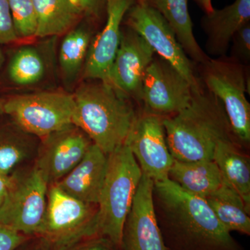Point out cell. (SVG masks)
Here are the masks:
<instances>
[{"label": "cell", "mask_w": 250, "mask_h": 250, "mask_svg": "<svg viewBox=\"0 0 250 250\" xmlns=\"http://www.w3.org/2000/svg\"><path fill=\"white\" fill-rule=\"evenodd\" d=\"M164 118L144 111L138 114L125 143L143 174L154 182L168 179L174 161L166 142Z\"/></svg>", "instance_id": "8fae6325"}, {"label": "cell", "mask_w": 250, "mask_h": 250, "mask_svg": "<svg viewBox=\"0 0 250 250\" xmlns=\"http://www.w3.org/2000/svg\"><path fill=\"white\" fill-rule=\"evenodd\" d=\"M10 181L9 176H3L0 174V205L4 201L8 188H9Z\"/></svg>", "instance_id": "1f68e13d"}, {"label": "cell", "mask_w": 250, "mask_h": 250, "mask_svg": "<svg viewBox=\"0 0 250 250\" xmlns=\"http://www.w3.org/2000/svg\"><path fill=\"white\" fill-rule=\"evenodd\" d=\"M5 114L27 134L45 137L73 124V94L62 90L13 95L3 100Z\"/></svg>", "instance_id": "8992f818"}, {"label": "cell", "mask_w": 250, "mask_h": 250, "mask_svg": "<svg viewBox=\"0 0 250 250\" xmlns=\"http://www.w3.org/2000/svg\"><path fill=\"white\" fill-rule=\"evenodd\" d=\"M250 22V0H235L221 9H213L202 18V29L207 36L208 54L223 57L236 31Z\"/></svg>", "instance_id": "e0dca14e"}, {"label": "cell", "mask_w": 250, "mask_h": 250, "mask_svg": "<svg viewBox=\"0 0 250 250\" xmlns=\"http://www.w3.org/2000/svg\"><path fill=\"white\" fill-rule=\"evenodd\" d=\"M17 250H47L44 247L40 246H26L24 247V244L20 247Z\"/></svg>", "instance_id": "836d02e7"}, {"label": "cell", "mask_w": 250, "mask_h": 250, "mask_svg": "<svg viewBox=\"0 0 250 250\" xmlns=\"http://www.w3.org/2000/svg\"><path fill=\"white\" fill-rule=\"evenodd\" d=\"M157 10L172 29L188 57L202 64L210 58L199 45L193 34L188 0H143Z\"/></svg>", "instance_id": "d6986e66"}, {"label": "cell", "mask_w": 250, "mask_h": 250, "mask_svg": "<svg viewBox=\"0 0 250 250\" xmlns=\"http://www.w3.org/2000/svg\"><path fill=\"white\" fill-rule=\"evenodd\" d=\"M166 142L175 160H213L217 143L236 139L221 102L203 85L187 107L163 120Z\"/></svg>", "instance_id": "7a4b0ae2"}, {"label": "cell", "mask_w": 250, "mask_h": 250, "mask_svg": "<svg viewBox=\"0 0 250 250\" xmlns=\"http://www.w3.org/2000/svg\"><path fill=\"white\" fill-rule=\"evenodd\" d=\"M4 114V106H3V100H0V117Z\"/></svg>", "instance_id": "d590c367"}, {"label": "cell", "mask_w": 250, "mask_h": 250, "mask_svg": "<svg viewBox=\"0 0 250 250\" xmlns=\"http://www.w3.org/2000/svg\"><path fill=\"white\" fill-rule=\"evenodd\" d=\"M201 65L203 85L221 102L235 137L249 143L250 104L246 95L248 75L243 64L223 56L210 57Z\"/></svg>", "instance_id": "52a82bcc"}, {"label": "cell", "mask_w": 250, "mask_h": 250, "mask_svg": "<svg viewBox=\"0 0 250 250\" xmlns=\"http://www.w3.org/2000/svg\"><path fill=\"white\" fill-rule=\"evenodd\" d=\"M232 58L238 62H249L250 58V22L243 25L236 31L232 39Z\"/></svg>", "instance_id": "83f0119b"}, {"label": "cell", "mask_w": 250, "mask_h": 250, "mask_svg": "<svg viewBox=\"0 0 250 250\" xmlns=\"http://www.w3.org/2000/svg\"><path fill=\"white\" fill-rule=\"evenodd\" d=\"M155 52L137 32L122 29L121 44L109 72L108 83L140 102L143 81Z\"/></svg>", "instance_id": "5bb4252c"}, {"label": "cell", "mask_w": 250, "mask_h": 250, "mask_svg": "<svg viewBox=\"0 0 250 250\" xmlns=\"http://www.w3.org/2000/svg\"><path fill=\"white\" fill-rule=\"evenodd\" d=\"M91 81L73 93V124L108 155L125 144L138 114L129 97L107 82Z\"/></svg>", "instance_id": "3957f363"}, {"label": "cell", "mask_w": 250, "mask_h": 250, "mask_svg": "<svg viewBox=\"0 0 250 250\" xmlns=\"http://www.w3.org/2000/svg\"><path fill=\"white\" fill-rule=\"evenodd\" d=\"M153 196L167 243L176 250H238L205 199L170 179L154 182Z\"/></svg>", "instance_id": "6da1fadb"}, {"label": "cell", "mask_w": 250, "mask_h": 250, "mask_svg": "<svg viewBox=\"0 0 250 250\" xmlns=\"http://www.w3.org/2000/svg\"><path fill=\"white\" fill-rule=\"evenodd\" d=\"M205 200L229 232L238 231L250 234V212L239 194L226 181L218 190Z\"/></svg>", "instance_id": "7402d4cb"}, {"label": "cell", "mask_w": 250, "mask_h": 250, "mask_svg": "<svg viewBox=\"0 0 250 250\" xmlns=\"http://www.w3.org/2000/svg\"><path fill=\"white\" fill-rule=\"evenodd\" d=\"M194 93L188 81L175 67L154 57L143 79L140 103L144 111L168 117L187 107Z\"/></svg>", "instance_id": "30bf717a"}, {"label": "cell", "mask_w": 250, "mask_h": 250, "mask_svg": "<svg viewBox=\"0 0 250 250\" xmlns=\"http://www.w3.org/2000/svg\"><path fill=\"white\" fill-rule=\"evenodd\" d=\"M137 0H107L106 21L103 30L92 39L84 66L85 80L108 83L110 70L121 44L122 24Z\"/></svg>", "instance_id": "9a60e30c"}, {"label": "cell", "mask_w": 250, "mask_h": 250, "mask_svg": "<svg viewBox=\"0 0 250 250\" xmlns=\"http://www.w3.org/2000/svg\"><path fill=\"white\" fill-rule=\"evenodd\" d=\"M4 55H3L2 52H1V49H0V69H1V66H2L3 63H4Z\"/></svg>", "instance_id": "e575fe53"}, {"label": "cell", "mask_w": 250, "mask_h": 250, "mask_svg": "<svg viewBox=\"0 0 250 250\" xmlns=\"http://www.w3.org/2000/svg\"><path fill=\"white\" fill-rule=\"evenodd\" d=\"M37 29L35 37L65 34L84 17L75 0H34Z\"/></svg>", "instance_id": "ffe728a7"}, {"label": "cell", "mask_w": 250, "mask_h": 250, "mask_svg": "<svg viewBox=\"0 0 250 250\" xmlns=\"http://www.w3.org/2000/svg\"><path fill=\"white\" fill-rule=\"evenodd\" d=\"M18 39L8 0H0V44L12 43Z\"/></svg>", "instance_id": "4316f807"}, {"label": "cell", "mask_w": 250, "mask_h": 250, "mask_svg": "<svg viewBox=\"0 0 250 250\" xmlns=\"http://www.w3.org/2000/svg\"><path fill=\"white\" fill-rule=\"evenodd\" d=\"M46 65L39 51L31 46L21 47L15 52L8 67L10 81L18 86H31L45 77Z\"/></svg>", "instance_id": "d4e9b609"}, {"label": "cell", "mask_w": 250, "mask_h": 250, "mask_svg": "<svg viewBox=\"0 0 250 250\" xmlns=\"http://www.w3.org/2000/svg\"><path fill=\"white\" fill-rule=\"evenodd\" d=\"M213 161L218 166L227 183L239 194L250 212V161L236 147L235 140L219 141L213 152Z\"/></svg>", "instance_id": "44dd1931"}, {"label": "cell", "mask_w": 250, "mask_h": 250, "mask_svg": "<svg viewBox=\"0 0 250 250\" xmlns=\"http://www.w3.org/2000/svg\"><path fill=\"white\" fill-rule=\"evenodd\" d=\"M107 166V154L92 145L82 160L55 184L67 195L98 206Z\"/></svg>", "instance_id": "2e32d148"}, {"label": "cell", "mask_w": 250, "mask_h": 250, "mask_svg": "<svg viewBox=\"0 0 250 250\" xmlns=\"http://www.w3.org/2000/svg\"><path fill=\"white\" fill-rule=\"evenodd\" d=\"M31 135L16 125L0 128V174L11 175L32 151Z\"/></svg>", "instance_id": "cb8c5ba5"}, {"label": "cell", "mask_w": 250, "mask_h": 250, "mask_svg": "<svg viewBox=\"0 0 250 250\" xmlns=\"http://www.w3.org/2000/svg\"><path fill=\"white\" fill-rule=\"evenodd\" d=\"M168 179L186 191L203 199L214 193L225 182L213 160L183 162L174 159Z\"/></svg>", "instance_id": "ac0fdd59"}, {"label": "cell", "mask_w": 250, "mask_h": 250, "mask_svg": "<svg viewBox=\"0 0 250 250\" xmlns=\"http://www.w3.org/2000/svg\"><path fill=\"white\" fill-rule=\"evenodd\" d=\"M84 17L99 21L106 16L107 0H75Z\"/></svg>", "instance_id": "f546056e"}, {"label": "cell", "mask_w": 250, "mask_h": 250, "mask_svg": "<svg viewBox=\"0 0 250 250\" xmlns=\"http://www.w3.org/2000/svg\"><path fill=\"white\" fill-rule=\"evenodd\" d=\"M67 250H111L104 240L93 238L79 243Z\"/></svg>", "instance_id": "4dcf8cb0"}, {"label": "cell", "mask_w": 250, "mask_h": 250, "mask_svg": "<svg viewBox=\"0 0 250 250\" xmlns=\"http://www.w3.org/2000/svg\"><path fill=\"white\" fill-rule=\"evenodd\" d=\"M19 39L35 37L37 20L34 0H8Z\"/></svg>", "instance_id": "484cf974"}, {"label": "cell", "mask_w": 250, "mask_h": 250, "mask_svg": "<svg viewBox=\"0 0 250 250\" xmlns=\"http://www.w3.org/2000/svg\"><path fill=\"white\" fill-rule=\"evenodd\" d=\"M143 172L129 148L123 145L107 155L98 204V235L121 248L123 228Z\"/></svg>", "instance_id": "277c9868"}, {"label": "cell", "mask_w": 250, "mask_h": 250, "mask_svg": "<svg viewBox=\"0 0 250 250\" xmlns=\"http://www.w3.org/2000/svg\"><path fill=\"white\" fill-rule=\"evenodd\" d=\"M48 188L34 166L11 174L0 205V224L27 236H37L47 208Z\"/></svg>", "instance_id": "ba28073f"}, {"label": "cell", "mask_w": 250, "mask_h": 250, "mask_svg": "<svg viewBox=\"0 0 250 250\" xmlns=\"http://www.w3.org/2000/svg\"><path fill=\"white\" fill-rule=\"evenodd\" d=\"M98 206L67 195L55 184L49 186L47 208L37 236L47 250H67L98 236Z\"/></svg>", "instance_id": "5b68a950"}, {"label": "cell", "mask_w": 250, "mask_h": 250, "mask_svg": "<svg viewBox=\"0 0 250 250\" xmlns=\"http://www.w3.org/2000/svg\"><path fill=\"white\" fill-rule=\"evenodd\" d=\"M34 167L49 186L57 184L82 160L93 144L75 125L42 138Z\"/></svg>", "instance_id": "7c38bea8"}, {"label": "cell", "mask_w": 250, "mask_h": 250, "mask_svg": "<svg viewBox=\"0 0 250 250\" xmlns=\"http://www.w3.org/2000/svg\"><path fill=\"white\" fill-rule=\"evenodd\" d=\"M154 182L143 174L123 228V250H167L154 208Z\"/></svg>", "instance_id": "4fadbf2b"}, {"label": "cell", "mask_w": 250, "mask_h": 250, "mask_svg": "<svg viewBox=\"0 0 250 250\" xmlns=\"http://www.w3.org/2000/svg\"><path fill=\"white\" fill-rule=\"evenodd\" d=\"M92 39L91 31L85 25L74 27L64 35L59 48V62L62 77L68 83L83 71Z\"/></svg>", "instance_id": "603a6c76"}, {"label": "cell", "mask_w": 250, "mask_h": 250, "mask_svg": "<svg viewBox=\"0 0 250 250\" xmlns=\"http://www.w3.org/2000/svg\"><path fill=\"white\" fill-rule=\"evenodd\" d=\"M195 1L198 6L203 10L205 14L210 13L214 9L212 6L211 0H195Z\"/></svg>", "instance_id": "d6a6232c"}, {"label": "cell", "mask_w": 250, "mask_h": 250, "mask_svg": "<svg viewBox=\"0 0 250 250\" xmlns=\"http://www.w3.org/2000/svg\"><path fill=\"white\" fill-rule=\"evenodd\" d=\"M27 240L26 235L0 224V250H17Z\"/></svg>", "instance_id": "f1b7e54d"}, {"label": "cell", "mask_w": 250, "mask_h": 250, "mask_svg": "<svg viewBox=\"0 0 250 250\" xmlns=\"http://www.w3.org/2000/svg\"><path fill=\"white\" fill-rule=\"evenodd\" d=\"M126 27L142 36L159 57L170 62L192 85L194 91L202 83L195 75L192 62L175 34L160 13L143 0H137L126 14Z\"/></svg>", "instance_id": "9c48e42d"}]
</instances>
